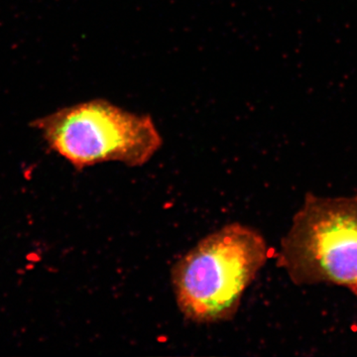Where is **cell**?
<instances>
[{
  "label": "cell",
  "mask_w": 357,
  "mask_h": 357,
  "mask_svg": "<svg viewBox=\"0 0 357 357\" xmlns=\"http://www.w3.org/2000/svg\"><path fill=\"white\" fill-rule=\"evenodd\" d=\"M52 150L77 169L107 162L146 165L163 145L149 115L105 100L79 103L33 122Z\"/></svg>",
  "instance_id": "3957f363"
},
{
  "label": "cell",
  "mask_w": 357,
  "mask_h": 357,
  "mask_svg": "<svg viewBox=\"0 0 357 357\" xmlns=\"http://www.w3.org/2000/svg\"><path fill=\"white\" fill-rule=\"evenodd\" d=\"M268 257L264 237L248 225L229 223L211 232L174 265L178 310L192 323L229 321Z\"/></svg>",
  "instance_id": "6da1fadb"
},
{
  "label": "cell",
  "mask_w": 357,
  "mask_h": 357,
  "mask_svg": "<svg viewBox=\"0 0 357 357\" xmlns=\"http://www.w3.org/2000/svg\"><path fill=\"white\" fill-rule=\"evenodd\" d=\"M277 266L296 285L331 284L357 299V195L307 194L282 239Z\"/></svg>",
  "instance_id": "7a4b0ae2"
}]
</instances>
